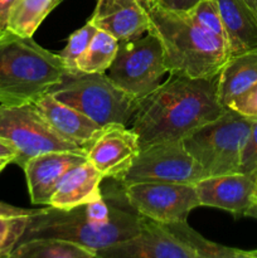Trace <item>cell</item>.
Instances as JSON below:
<instances>
[{"instance_id": "6da1fadb", "label": "cell", "mask_w": 257, "mask_h": 258, "mask_svg": "<svg viewBox=\"0 0 257 258\" xmlns=\"http://www.w3.org/2000/svg\"><path fill=\"white\" fill-rule=\"evenodd\" d=\"M219 75L190 78L170 75L150 95L139 102L131 128L140 148L181 140L199 126L216 120L227 111L218 91Z\"/></svg>"}, {"instance_id": "7a4b0ae2", "label": "cell", "mask_w": 257, "mask_h": 258, "mask_svg": "<svg viewBox=\"0 0 257 258\" xmlns=\"http://www.w3.org/2000/svg\"><path fill=\"white\" fill-rule=\"evenodd\" d=\"M149 18L148 32L160 40L169 75L212 78L231 58L226 40L202 29L185 12L166 9L155 0H140Z\"/></svg>"}, {"instance_id": "3957f363", "label": "cell", "mask_w": 257, "mask_h": 258, "mask_svg": "<svg viewBox=\"0 0 257 258\" xmlns=\"http://www.w3.org/2000/svg\"><path fill=\"white\" fill-rule=\"evenodd\" d=\"M140 231V216L107 203L105 198L76 208H40L30 217L22 241L38 237L67 239L100 251L131 238ZM97 256V254H96Z\"/></svg>"}, {"instance_id": "277c9868", "label": "cell", "mask_w": 257, "mask_h": 258, "mask_svg": "<svg viewBox=\"0 0 257 258\" xmlns=\"http://www.w3.org/2000/svg\"><path fill=\"white\" fill-rule=\"evenodd\" d=\"M68 71L58 53L45 49L33 37L0 32V105L34 102Z\"/></svg>"}, {"instance_id": "5b68a950", "label": "cell", "mask_w": 257, "mask_h": 258, "mask_svg": "<svg viewBox=\"0 0 257 258\" xmlns=\"http://www.w3.org/2000/svg\"><path fill=\"white\" fill-rule=\"evenodd\" d=\"M96 254L97 258H247V251L208 241L186 221L160 223L141 216L138 234Z\"/></svg>"}, {"instance_id": "8992f818", "label": "cell", "mask_w": 257, "mask_h": 258, "mask_svg": "<svg viewBox=\"0 0 257 258\" xmlns=\"http://www.w3.org/2000/svg\"><path fill=\"white\" fill-rule=\"evenodd\" d=\"M49 92L57 100L82 112L100 126L127 125L140 100L116 86L106 73L68 71Z\"/></svg>"}, {"instance_id": "52a82bcc", "label": "cell", "mask_w": 257, "mask_h": 258, "mask_svg": "<svg viewBox=\"0 0 257 258\" xmlns=\"http://www.w3.org/2000/svg\"><path fill=\"white\" fill-rule=\"evenodd\" d=\"M253 118L232 108L181 139L184 148L201 165L204 178L241 173L243 148Z\"/></svg>"}, {"instance_id": "ba28073f", "label": "cell", "mask_w": 257, "mask_h": 258, "mask_svg": "<svg viewBox=\"0 0 257 258\" xmlns=\"http://www.w3.org/2000/svg\"><path fill=\"white\" fill-rule=\"evenodd\" d=\"M168 73L160 40L154 33L118 42L107 77L138 100H143L163 83Z\"/></svg>"}, {"instance_id": "9c48e42d", "label": "cell", "mask_w": 257, "mask_h": 258, "mask_svg": "<svg viewBox=\"0 0 257 258\" xmlns=\"http://www.w3.org/2000/svg\"><path fill=\"white\" fill-rule=\"evenodd\" d=\"M0 138L14 148L17 155L13 163L22 169L28 160L49 151L86 153L85 149L55 133L33 102L0 105Z\"/></svg>"}, {"instance_id": "30bf717a", "label": "cell", "mask_w": 257, "mask_h": 258, "mask_svg": "<svg viewBox=\"0 0 257 258\" xmlns=\"http://www.w3.org/2000/svg\"><path fill=\"white\" fill-rule=\"evenodd\" d=\"M203 170L181 140L161 141L141 148L133 165L118 179L121 185L141 181L196 184Z\"/></svg>"}, {"instance_id": "8fae6325", "label": "cell", "mask_w": 257, "mask_h": 258, "mask_svg": "<svg viewBox=\"0 0 257 258\" xmlns=\"http://www.w3.org/2000/svg\"><path fill=\"white\" fill-rule=\"evenodd\" d=\"M122 193L135 213L160 223L186 221L201 207L194 184L141 181L122 185Z\"/></svg>"}, {"instance_id": "7c38bea8", "label": "cell", "mask_w": 257, "mask_h": 258, "mask_svg": "<svg viewBox=\"0 0 257 258\" xmlns=\"http://www.w3.org/2000/svg\"><path fill=\"white\" fill-rule=\"evenodd\" d=\"M140 149L139 138L133 128L112 123L105 126L88 146L87 160L105 178L117 181L133 165Z\"/></svg>"}, {"instance_id": "4fadbf2b", "label": "cell", "mask_w": 257, "mask_h": 258, "mask_svg": "<svg viewBox=\"0 0 257 258\" xmlns=\"http://www.w3.org/2000/svg\"><path fill=\"white\" fill-rule=\"evenodd\" d=\"M194 185L201 207L247 216L256 202L257 179L243 173L207 176Z\"/></svg>"}, {"instance_id": "5bb4252c", "label": "cell", "mask_w": 257, "mask_h": 258, "mask_svg": "<svg viewBox=\"0 0 257 258\" xmlns=\"http://www.w3.org/2000/svg\"><path fill=\"white\" fill-rule=\"evenodd\" d=\"M87 160V154L78 151H49L27 161L23 170L33 204L49 206L50 198L66 174Z\"/></svg>"}, {"instance_id": "9a60e30c", "label": "cell", "mask_w": 257, "mask_h": 258, "mask_svg": "<svg viewBox=\"0 0 257 258\" xmlns=\"http://www.w3.org/2000/svg\"><path fill=\"white\" fill-rule=\"evenodd\" d=\"M90 22L118 42L141 37L149 29L148 14L140 0H97Z\"/></svg>"}, {"instance_id": "2e32d148", "label": "cell", "mask_w": 257, "mask_h": 258, "mask_svg": "<svg viewBox=\"0 0 257 258\" xmlns=\"http://www.w3.org/2000/svg\"><path fill=\"white\" fill-rule=\"evenodd\" d=\"M33 103L55 133L85 149L86 153L103 128L76 108L60 102L50 92H45Z\"/></svg>"}, {"instance_id": "e0dca14e", "label": "cell", "mask_w": 257, "mask_h": 258, "mask_svg": "<svg viewBox=\"0 0 257 258\" xmlns=\"http://www.w3.org/2000/svg\"><path fill=\"white\" fill-rule=\"evenodd\" d=\"M105 176L88 160L71 169L58 184L50 198L53 208L68 209L91 203L102 198L101 181Z\"/></svg>"}, {"instance_id": "ac0fdd59", "label": "cell", "mask_w": 257, "mask_h": 258, "mask_svg": "<svg viewBox=\"0 0 257 258\" xmlns=\"http://www.w3.org/2000/svg\"><path fill=\"white\" fill-rule=\"evenodd\" d=\"M231 57L257 45V15L242 0H217Z\"/></svg>"}, {"instance_id": "d6986e66", "label": "cell", "mask_w": 257, "mask_h": 258, "mask_svg": "<svg viewBox=\"0 0 257 258\" xmlns=\"http://www.w3.org/2000/svg\"><path fill=\"white\" fill-rule=\"evenodd\" d=\"M257 82V45L233 55L219 72V98L226 107Z\"/></svg>"}, {"instance_id": "ffe728a7", "label": "cell", "mask_w": 257, "mask_h": 258, "mask_svg": "<svg viewBox=\"0 0 257 258\" xmlns=\"http://www.w3.org/2000/svg\"><path fill=\"white\" fill-rule=\"evenodd\" d=\"M9 258H97V256L93 249L67 239L38 237L20 241Z\"/></svg>"}, {"instance_id": "44dd1931", "label": "cell", "mask_w": 257, "mask_h": 258, "mask_svg": "<svg viewBox=\"0 0 257 258\" xmlns=\"http://www.w3.org/2000/svg\"><path fill=\"white\" fill-rule=\"evenodd\" d=\"M63 0H17L10 10L8 30L22 37H33L43 20Z\"/></svg>"}, {"instance_id": "7402d4cb", "label": "cell", "mask_w": 257, "mask_h": 258, "mask_svg": "<svg viewBox=\"0 0 257 258\" xmlns=\"http://www.w3.org/2000/svg\"><path fill=\"white\" fill-rule=\"evenodd\" d=\"M118 40L107 32L98 29L90 45L77 62V70L88 73H105L112 64Z\"/></svg>"}, {"instance_id": "603a6c76", "label": "cell", "mask_w": 257, "mask_h": 258, "mask_svg": "<svg viewBox=\"0 0 257 258\" xmlns=\"http://www.w3.org/2000/svg\"><path fill=\"white\" fill-rule=\"evenodd\" d=\"M185 13L202 29L227 42L226 30H224L217 0H202Z\"/></svg>"}, {"instance_id": "cb8c5ba5", "label": "cell", "mask_w": 257, "mask_h": 258, "mask_svg": "<svg viewBox=\"0 0 257 258\" xmlns=\"http://www.w3.org/2000/svg\"><path fill=\"white\" fill-rule=\"evenodd\" d=\"M97 30L98 29L95 27V24L88 20L83 27H81L80 29L70 35L66 47L58 53V55L68 70H77L78 59L86 52Z\"/></svg>"}, {"instance_id": "d4e9b609", "label": "cell", "mask_w": 257, "mask_h": 258, "mask_svg": "<svg viewBox=\"0 0 257 258\" xmlns=\"http://www.w3.org/2000/svg\"><path fill=\"white\" fill-rule=\"evenodd\" d=\"M32 216H0V258L10 257V253L22 241Z\"/></svg>"}, {"instance_id": "484cf974", "label": "cell", "mask_w": 257, "mask_h": 258, "mask_svg": "<svg viewBox=\"0 0 257 258\" xmlns=\"http://www.w3.org/2000/svg\"><path fill=\"white\" fill-rule=\"evenodd\" d=\"M241 173L257 179V118H253L251 133L242 153Z\"/></svg>"}, {"instance_id": "4316f807", "label": "cell", "mask_w": 257, "mask_h": 258, "mask_svg": "<svg viewBox=\"0 0 257 258\" xmlns=\"http://www.w3.org/2000/svg\"><path fill=\"white\" fill-rule=\"evenodd\" d=\"M228 108L247 117L257 118V82L234 98L228 105Z\"/></svg>"}, {"instance_id": "83f0119b", "label": "cell", "mask_w": 257, "mask_h": 258, "mask_svg": "<svg viewBox=\"0 0 257 258\" xmlns=\"http://www.w3.org/2000/svg\"><path fill=\"white\" fill-rule=\"evenodd\" d=\"M40 208L29 209L22 208V207H15L12 204H8L5 202L0 201V216L7 217H19V216H34L35 213L39 212Z\"/></svg>"}, {"instance_id": "f1b7e54d", "label": "cell", "mask_w": 257, "mask_h": 258, "mask_svg": "<svg viewBox=\"0 0 257 258\" xmlns=\"http://www.w3.org/2000/svg\"><path fill=\"white\" fill-rule=\"evenodd\" d=\"M155 2L166 9L176 10V12H188L202 0H155Z\"/></svg>"}, {"instance_id": "f546056e", "label": "cell", "mask_w": 257, "mask_h": 258, "mask_svg": "<svg viewBox=\"0 0 257 258\" xmlns=\"http://www.w3.org/2000/svg\"><path fill=\"white\" fill-rule=\"evenodd\" d=\"M17 0H0V32L8 28V19H9L10 10Z\"/></svg>"}, {"instance_id": "4dcf8cb0", "label": "cell", "mask_w": 257, "mask_h": 258, "mask_svg": "<svg viewBox=\"0 0 257 258\" xmlns=\"http://www.w3.org/2000/svg\"><path fill=\"white\" fill-rule=\"evenodd\" d=\"M15 150L7 140H4L3 138H0V158H8L12 160V163L15 159Z\"/></svg>"}, {"instance_id": "1f68e13d", "label": "cell", "mask_w": 257, "mask_h": 258, "mask_svg": "<svg viewBox=\"0 0 257 258\" xmlns=\"http://www.w3.org/2000/svg\"><path fill=\"white\" fill-rule=\"evenodd\" d=\"M257 15V0H242Z\"/></svg>"}, {"instance_id": "d6a6232c", "label": "cell", "mask_w": 257, "mask_h": 258, "mask_svg": "<svg viewBox=\"0 0 257 258\" xmlns=\"http://www.w3.org/2000/svg\"><path fill=\"white\" fill-rule=\"evenodd\" d=\"M10 163H12V160H10V159H8V158H0V173H2V171L4 170V169L7 168V166L9 165Z\"/></svg>"}, {"instance_id": "836d02e7", "label": "cell", "mask_w": 257, "mask_h": 258, "mask_svg": "<svg viewBox=\"0 0 257 258\" xmlns=\"http://www.w3.org/2000/svg\"><path fill=\"white\" fill-rule=\"evenodd\" d=\"M247 216H251V217H256L257 218V194H256V202H254V206L252 207L251 211L247 213Z\"/></svg>"}, {"instance_id": "e575fe53", "label": "cell", "mask_w": 257, "mask_h": 258, "mask_svg": "<svg viewBox=\"0 0 257 258\" xmlns=\"http://www.w3.org/2000/svg\"><path fill=\"white\" fill-rule=\"evenodd\" d=\"M247 258H257V249L256 251H247Z\"/></svg>"}]
</instances>
